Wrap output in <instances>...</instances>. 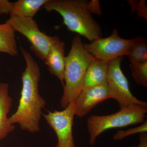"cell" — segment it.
Wrapping results in <instances>:
<instances>
[{
	"instance_id": "1",
	"label": "cell",
	"mask_w": 147,
	"mask_h": 147,
	"mask_svg": "<svg viewBox=\"0 0 147 147\" xmlns=\"http://www.w3.org/2000/svg\"><path fill=\"white\" fill-rule=\"evenodd\" d=\"M20 50L26 63L21 76L22 88L16 112L9 118L11 124L18 123L21 129L34 133L40 130V121L46 101L39 94L40 69L32 56L23 47Z\"/></svg>"
},
{
	"instance_id": "17",
	"label": "cell",
	"mask_w": 147,
	"mask_h": 147,
	"mask_svg": "<svg viewBox=\"0 0 147 147\" xmlns=\"http://www.w3.org/2000/svg\"><path fill=\"white\" fill-rule=\"evenodd\" d=\"M147 119L139 126L129 129L125 130H119L114 135L113 138L115 140H121L125 137L134 134L147 133Z\"/></svg>"
},
{
	"instance_id": "8",
	"label": "cell",
	"mask_w": 147,
	"mask_h": 147,
	"mask_svg": "<svg viewBox=\"0 0 147 147\" xmlns=\"http://www.w3.org/2000/svg\"><path fill=\"white\" fill-rule=\"evenodd\" d=\"M74 106L75 103L72 102L62 111L55 110L48 112L47 114H42L57 135L58 143L55 147H76L72 132Z\"/></svg>"
},
{
	"instance_id": "11",
	"label": "cell",
	"mask_w": 147,
	"mask_h": 147,
	"mask_svg": "<svg viewBox=\"0 0 147 147\" xmlns=\"http://www.w3.org/2000/svg\"><path fill=\"white\" fill-rule=\"evenodd\" d=\"M108 63L94 58L84 75L82 90L107 84Z\"/></svg>"
},
{
	"instance_id": "6",
	"label": "cell",
	"mask_w": 147,
	"mask_h": 147,
	"mask_svg": "<svg viewBox=\"0 0 147 147\" xmlns=\"http://www.w3.org/2000/svg\"><path fill=\"white\" fill-rule=\"evenodd\" d=\"M123 57L108 62L107 85L109 98L117 101L121 109L131 104H138L147 107V103L137 99L129 89L128 80L122 71L121 63Z\"/></svg>"
},
{
	"instance_id": "4",
	"label": "cell",
	"mask_w": 147,
	"mask_h": 147,
	"mask_svg": "<svg viewBox=\"0 0 147 147\" xmlns=\"http://www.w3.org/2000/svg\"><path fill=\"white\" fill-rule=\"evenodd\" d=\"M147 113V107L131 104L112 115L91 116L87 121L90 145L94 144L97 137L105 130L143 123Z\"/></svg>"
},
{
	"instance_id": "9",
	"label": "cell",
	"mask_w": 147,
	"mask_h": 147,
	"mask_svg": "<svg viewBox=\"0 0 147 147\" xmlns=\"http://www.w3.org/2000/svg\"><path fill=\"white\" fill-rule=\"evenodd\" d=\"M108 98L109 92L107 84L82 90L74 102V114L82 118L98 103Z\"/></svg>"
},
{
	"instance_id": "7",
	"label": "cell",
	"mask_w": 147,
	"mask_h": 147,
	"mask_svg": "<svg viewBox=\"0 0 147 147\" xmlns=\"http://www.w3.org/2000/svg\"><path fill=\"white\" fill-rule=\"evenodd\" d=\"M133 42V38H121L119 36L117 30L114 29L110 36L100 38L83 45L85 50L94 57L108 63L119 57L127 56Z\"/></svg>"
},
{
	"instance_id": "5",
	"label": "cell",
	"mask_w": 147,
	"mask_h": 147,
	"mask_svg": "<svg viewBox=\"0 0 147 147\" xmlns=\"http://www.w3.org/2000/svg\"><path fill=\"white\" fill-rule=\"evenodd\" d=\"M6 22L10 25L15 32L26 38L30 43L32 51L39 59L45 61L57 37L50 36L41 32L33 18L10 16Z\"/></svg>"
},
{
	"instance_id": "18",
	"label": "cell",
	"mask_w": 147,
	"mask_h": 147,
	"mask_svg": "<svg viewBox=\"0 0 147 147\" xmlns=\"http://www.w3.org/2000/svg\"><path fill=\"white\" fill-rule=\"evenodd\" d=\"M139 144L137 147H147V133H142L139 136Z\"/></svg>"
},
{
	"instance_id": "13",
	"label": "cell",
	"mask_w": 147,
	"mask_h": 147,
	"mask_svg": "<svg viewBox=\"0 0 147 147\" xmlns=\"http://www.w3.org/2000/svg\"><path fill=\"white\" fill-rule=\"evenodd\" d=\"M48 0H18L12 3L10 16L33 18Z\"/></svg>"
},
{
	"instance_id": "2",
	"label": "cell",
	"mask_w": 147,
	"mask_h": 147,
	"mask_svg": "<svg viewBox=\"0 0 147 147\" xmlns=\"http://www.w3.org/2000/svg\"><path fill=\"white\" fill-rule=\"evenodd\" d=\"M43 8L59 13L69 31L84 36L91 42L101 38L100 26L92 16V13L100 14L101 12L98 1L48 0Z\"/></svg>"
},
{
	"instance_id": "3",
	"label": "cell",
	"mask_w": 147,
	"mask_h": 147,
	"mask_svg": "<svg viewBox=\"0 0 147 147\" xmlns=\"http://www.w3.org/2000/svg\"><path fill=\"white\" fill-rule=\"evenodd\" d=\"M94 57L85 50L82 39L77 35L72 40L71 49L65 57L63 92L60 100L62 108L75 102L82 90L84 75Z\"/></svg>"
},
{
	"instance_id": "15",
	"label": "cell",
	"mask_w": 147,
	"mask_h": 147,
	"mask_svg": "<svg viewBox=\"0 0 147 147\" xmlns=\"http://www.w3.org/2000/svg\"><path fill=\"white\" fill-rule=\"evenodd\" d=\"M129 62L147 61V41L144 38L138 36L133 38V42L127 55Z\"/></svg>"
},
{
	"instance_id": "14",
	"label": "cell",
	"mask_w": 147,
	"mask_h": 147,
	"mask_svg": "<svg viewBox=\"0 0 147 147\" xmlns=\"http://www.w3.org/2000/svg\"><path fill=\"white\" fill-rule=\"evenodd\" d=\"M0 53L14 57L18 55L15 31L8 23L0 24Z\"/></svg>"
},
{
	"instance_id": "16",
	"label": "cell",
	"mask_w": 147,
	"mask_h": 147,
	"mask_svg": "<svg viewBox=\"0 0 147 147\" xmlns=\"http://www.w3.org/2000/svg\"><path fill=\"white\" fill-rule=\"evenodd\" d=\"M131 74L138 85L147 87V61L142 63L130 62Z\"/></svg>"
},
{
	"instance_id": "10",
	"label": "cell",
	"mask_w": 147,
	"mask_h": 147,
	"mask_svg": "<svg viewBox=\"0 0 147 147\" xmlns=\"http://www.w3.org/2000/svg\"><path fill=\"white\" fill-rule=\"evenodd\" d=\"M45 63L50 73L56 76L63 86L65 64V44L58 38L50 48Z\"/></svg>"
},
{
	"instance_id": "12",
	"label": "cell",
	"mask_w": 147,
	"mask_h": 147,
	"mask_svg": "<svg viewBox=\"0 0 147 147\" xmlns=\"http://www.w3.org/2000/svg\"><path fill=\"white\" fill-rule=\"evenodd\" d=\"M12 102V98L9 94L8 84L0 83V141L15 129V126L9 123L8 117Z\"/></svg>"
}]
</instances>
